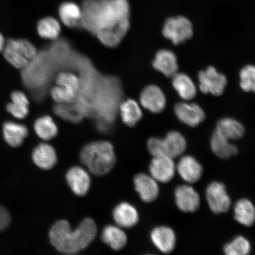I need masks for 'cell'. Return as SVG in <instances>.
<instances>
[{
    "instance_id": "obj_1",
    "label": "cell",
    "mask_w": 255,
    "mask_h": 255,
    "mask_svg": "<svg viewBox=\"0 0 255 255\" xmlns=\"http://www.w3.org/2000/svg\"><path fill=\"white\" fill-rule=\"evenodd\" d=\"M81 24L91 31L111 29L129 19L130 7L127 0H85L82 6Z\"/></svg>"
},
{
    "instance_id": "obj_2",
    "label": "cell",
    "mask_w": 255,
    "mask_h": 255,
    "mask_svg": "<svg viewBox=\"0 0 255 255\" xmlns=\"http://www.w3.org/2000/svg\"><path fill=\"white\" fill-rule=\"evenodd\" d=\"M97 234L93 219L86 218L77 228L72 230L68 221L60 220L52 226L49 232L51 244L60 253L73 254L88 247Z\"/></svg>"
},
{
    "instance_id": "obj_3",
    "label": "cell",
    "mask_w": 255,
    "mask_h": 255,
    "mask_svg": "<svg viewBox=\"0 0 255 255\" xmlns=\"http://www.w3.org/2000/svg\"><path fill=\"white\" fill-rule=\"evenodd\" d=\"M80 159L92 174L98 176L109 173L116 161L113 146L107 141L94 142L85 146Z\"/></svg>"
},
{
    "instance_id": "obj_4",
    "label": "cell",
    "mask_w": 255,
    "mask_h": 255,
    "mask_svg": "<svg viewBox=\"0 0 255 255\" xmlns=\"http://www.w3.org/2000/svg\"><path fill=\"white\" fill-rule=\"evenodd\" d=\"M3 52L6 60L18 69L27 68L37 54L33 44L24 39L8 40Z\"/></svg>"
},
{
    "instance_id": "obj_5",
    "label": "cell",
    "mask_w": 255,
    "mask_h": 255,
    "mask_svg": "<svg viewBox=\"0 0 255 255\" xmlns=\"http://www.w3.org/2000/svg\"><path fill=\"white\" fill-rule=\"evenodd\" d=\"M162 34L175 45H178L192 37L193 25L187 18L182 16L168 18L165 21Z\"/></svg>"
},
{
    "instance_id": "obj_6",
    "label": "cell",
    "mask_w": 255,
    "mask_h": 255,
    "mask_svg": "<svg viewBox=\"0 0 255 255\" xmlns=\"http://www.w3.org/2000/svg\"><path fill=\"white\" fill-rule=\"evenodd\" d=\"M198 78L200 91L205 94L221 95L227 85L226 76L217 71L213 66L209 67L205 71H200Z\"/></svg>"
},
{
    "instance_id": "obj_7",
    "label": "cell",
    "mask_w": 255,
    "mask_h": 255,
    "mask_svg": "<svg viewBox=\"0 0 255 255\" xmlns=\"http://www.w3.org/2000/svg\"><path fill=\"white\" fill-rule=\"evenodd\" d=\"M206 197L210 209L216 214L225 213L230 208L231 199L222 183H210L206 188Z\"/></svg>"
},
{
    "instance_id": "obj_8",
    "label": "cell",
    "mask_w": 255,
    "mask_h": 255,
    "mask_svg": "<svg viewBox=\"0 0 255 255\" xmlns=\"http://www.w3.org/2000/svg\"><path fill=\"white\" fill-rule=\"evenodd\" d=\"M176 166L173 158L168 156L154 157L149 165V172L154 179L161 183H168L173 179Z\"/></svg>"
},
{
    "instance_id": "obj_9",
    "label": "cell",
    "mask_w": 255,
    "mask_h": 255,
    "mask_svg": "<svg viewBox=\"0 0 255 255\" xmlns=\"http://www.w3.org/2000/svg\"><path fill=\"white\" fill-rule=\"evenodd\" d=\"M176 205L181 211L186 213L195 212L198 209L200 198L199 194L189 185H181L175 190Z\"/></svg>"
},
{
    "instance_id": "obj_10",
    "label": "cell",
    "mask_w": 255,
    "mask_h": 255,
    "mask_svg": "<svg viewBox=\"0 0 255 255\" xmlns=\"http://www.w3.org/2000/svg\"><path fill=\"white\" fill-rule=\"evenodd\" d=\"M174 112L181 122L190 127L198 126L205 119L202 108L195 103H178L175 105Z\"/></svg>"
},
{
    "instance_id": "obj_11",
    "label": "cell",
    "mask_w": 255,
    "mask_h": 255,
    "mask_svg": "<svg viewBox=\"0 0 255 255\" xmlns=\"http://www.w3.org/2000/svg\"><path fill=\"white\" fill-rule=\"evenodd\" d=\"M140 101L143 107L153 113H159L166 106V98L157 85H149L142 92Z\"/></svg>"
},
{
    "instance_id": "obj_12",
    "label": "cell",
    "mask_w": 255,
    "mask_h": 255,
    "mask_svg": "<svg viewBox=\"0 0 255 255\" xmlns=\"http://www.w3.org/2000/svg\"><path fill=\"white\" fill-rule=\"evenodd\" d=\"M66 181L76 195L82 196L87 194L91 186V178L88 172L80 167L70 168L66 174Z\"/></svg>"
},
{
    "instance_id": "obj_13",
    "label": "cell",
    "mask_w": 255,
    "mask_h": 255,
    "mask_svg": "<svg viewBox=\"0 0 255 255\" xmlns=\"http://www.w3.org/2000/svg\"><path fill=\"white\" fill-rule=\"evenodd\" d=\"M135 190L141 199L145 202H151L159 195V187L157 181L151 175L137 174L133 180Z\"/></svg>"
},
{
    "instance_id": "obj_14",
    "label": "cell",
    "mask_w": 255,
    "mask_h": 255,
    "mask_svg": "<svg viewBox=\"0 0 255 255\" xmlns=\"http://www.w3.org/2000/svg\"><path fill=\"white\" fill-rule=\"evenodd\" d=\"M176 170L180 177L189 183L198 181L203 174V167L192 156H184L178 161Z\"/></svg>"
},
{
    "instance_id": "obj_15",
    "label": "cell",
    "mask_w": 255,
    "mask_h": 255,
    "mask_svg": "<svg viewBox=\"0 0 255 255\" xmlns=\"http://www.w3.org/2000/svg\"><path fill=\"white\" fill-rule=\"evenodd\" d=\"M113 216L115 222L121 228H132L139 221L138 210L129 203L118 205L113 210Z\"/></svg>"
},
{
    "instance_id": "obj_16",
    "label": "cell",
    "mask_w": 255,
    "mask_h": 255,
    "mask_svg": "<svg viewBox=\"0 0 255 255\" xmlns=\"http://www.w3.org/2000/svg\"><path fill=\"white\" fill-rule=\"evenodd\" d=\"M151 238L155 246L165 254L173 251L176 243V236L173 229L168 226H158L153 229Z\"/></svg>"
},
{
    "instance_id": "obj_17",
    "label": "cell",
    "mask_w": 255,
    "mask_h": 255,
    "mask_svg": "<svg viewBox=\"0 0 255 255\" xmlns=\"http://www.w3.org/2000/svg\"><path fill=\"white\" fill-rule=\"evenodd\" d=\"M153 66L165 76L173 77L178 72L177 57L172 51L165 49L159 50L153 61Z\"/></svg>"
},
{
    "instance_id": "obj_18",
    "label": "cell",
    "mask_w": 255,
    "mask_h": 255,
    "mask_svg": "<svg viewBox=\"0 0 255 255\" xmlns=\"http://www.w3.org/2000/svg\"><path fill=\"white\" fill-rule=\"evenodd\" d=\"M33 159L37 167L47 170L55 166L57 156L52 146L47 143H41L34 149Z\"/></svg>"
},
{
    "instance_id": "obj_19",
    "label": "cell",
    "mask_w": 255,
    "mask_h": 255,
    "mask_svg": "<svg viewBox=\"0 0 255 255\" xmlns=\"http://www.w3.org/2000/svg\"><path fill=\"white\" fill-rule=\"evenodd\" d=\"M3 133L5 141L12 147H18L28 135V130L23 124L8 121L3 126Z\"/></svg>"
},
{
    "instance_id": "obj_20",
    "label": "cell",
    "mask_w": 255,
    "mask_h": 255,
    "mask_svg": "<svg viewBox=\"0 0 255 255\" xmlns=\"http://www.w3.org/2000/svg\"><path fill=\"white\" fill-rule=\"evenodd\" d=\"M216 131L229 140H237L244 135L245 129L239 121L232 118H224L218 121Z\"/></svg>"
},
{
    "instance_id": "obj_21",
    "label": "cell",
    "mask_w": 255,
    "mask_h": 255,
    "mask_svg": "<svg viewBox=\"0 0 255 255\" xmlns=\"http://www.w3.org/2000/svg\"><path fill=\"white\" fill-rule=\"evenodd\" d=\"M234 218L240 224L253 226L255 222V208L253 203L247 199L239 200L234 206Z\"/></svg>"
},
{
    "instance_id": "obj_22",
    "label": "cell",
    "mask_w": 255,
    "mask_h": 255,
    "mask_svg": "<svg viewBox=\"0 0 255 255\" xmlns=\"http://www.w3.org/2000/svg\"><path fill=\"white\" fill-rule=\"evenodd\" d=\"M210 147L213 153L219 158L228 159L237 154V146L229 142V140L225 138L215 130L210 139Z\"/></svg>"
},
{
    "instance_id": "obj_23",
    "label": "cell",
    "mask_w": 255,
    "mask_h": 255,
    "mask_svg": "<svg viewBox=\"0 0 255 255\" xmlns=\"http://www.w3.org/2000/svg\"><path fill=\"white\" fill-rule=\"evenodd\" d=\"M11 103L6 109L12 116L18 119H24L29 113V100L24 92L15 91L11 95Z\"/></svg>"
},
{
    "instance_id": "obj_24",
    "label": "cell",
    "mask_w": 255,
    "mask_h": 255,
    "mask_svg": "<svg viewBox=\"0 0 255 255\" xmlns=\"http://www.w3.org/2000/svg\"><path fill=\"white\" fill-rule=\"evenodd\" d=\"M173 78V87L181 98L189 101L195 97L197 88L189 76L183 73L177 72Z\"/></svg>"
},
{
    "instance_id": "obj_25",
    "label": "cell",
    "mask_w": 255,
    "mask_h": 255,
    "mask_svg": "<svg viewBox=\"0 0 255 255\" xmlns=\"http://www.w3.org/2000/svg\"><path fill=\"white\" fill-rule=\"evenodd\" d=\"M165 155L172 158L181 155L187 148L186 140L181 133L171 131L163 139Z\"/></svg>"
},
{
    "instance_id": "obj_26",
    "label": "cell",
    "mask_w": 255,
    "mask_h": 255,
    "mask_svg": "<svg viewBox=\"0 0 255 255\" xmlns=\"http://www.w3.org/2000/svg\"><path fill=\"white\" fill-rule=\"evenodd\" d=\"M102 240L114 250L119 251L127 244L126 233L120 226L108 225L104 228L101 235Z\"/></svg>"
},
{
    "instance_id": "obj_27",
    "label": "cell",
    "mask_w": 255,
    "mask_h": 255,
    "mask_svg": "<svg viewBox=\"0 0 255 255\" xmlns=\"http://www.w3.org/2000/svg\"><path fill=\"white\" fill-rule=\"evenodd\" d=\"M59 15L62 23L69 27H75L81 24V8L71 2L63 3L60 6Z\"/></svg>"
},
{
    "instance_id": "obj_28",
    "label": "cell",
    "mask_w": 255,
    "mask_h": 255,
    "mask_svg": "<svg viewBox=\"0 0 255 255\" xmlns=\"http://www.w3.org/2000/svg\"><path fill=\"white\" fill-rule=\"evenodd\" d=\"M121 119L126 125L133 127L142 119V112L139 104L133 100H127L120 105Z\"/></svg>"
},
{
    "instance_id": "obj_29",
    "label": "cell",
    "mask_w": 255,
    "mask_h": 255,
    "mask_svg": "<svg viewBox=\"0 0 255 255\" xmlns=\"http://www.w3.org/2000/svg\"><path fill=\"white\" fill-rule=\"evenodd\" d=\"M35 132L40 138L49 141L55 138L58 133V128L52 117L44 116L35 121Z\"/></svg>"
},
{
    "instance_id": "obj_30",
    "label": "cell",
    "mask_w": 255,
    "mask_h": 255,
    "mask_svg": "<svg viewBox=\"0 0 255 255\" xmlns=\"http://www.w3.org/2000/svg\"><path fill=\"white\" fill-rule=\"evenodd\" d=\"M61 27L59 21L53 17L41 19L37 24L38 34L43 39L55 40L59 37Z\"/></svg>"
},
{
    "instance_id": "obj_31",
    "label": "cell",
    "mask_w": 255,
    "mask_h": 255,
    "mask_svg": "<svg viewBox=\"0 0 255 255\" xmlns=\"http://www.w3.org/2000/svg\"><path fill=\"white\" fill-rule=\"evenodd\" d=\"M251 250L250 242L242 236L235 238L223 247V252L227 255H246Z\"/></svg>"
},
{
    "instance_id": "obj_32",
    "label": "cell",
    "mask_w": 255,
    "mask_h": 255,
    "mask_svg": "<svg viewBox=\"0 0 255 255\" xmlns=\"http://www.w3.org/2000/svg\"><path fill=\"white\" fill-rule=\"evenodd\" d=\"M54 111L63 119L73 123H79L82 119V114L70 104H57L54 107Z\"/></svg>"
},
{
    "instance_id": "obj_33",
    "label": "cell",
    "mask_w": 255,
    "mask_h": 255,
    "mask_svg": "<svg viewBox=\"0 0 255 255\" xmlns=\"http://www.w3.org/2000/svg\"><path fill=\"white\" fill-rule=\"evenodd\" d=\"M240 87L245 92L255 93V66L247 65L239 73Z\"/></svg>"
},
{
    "instance_id": "obj_34",
    "label": "cell",
    "mask_w": 255,
    "mask_h": 255,
    "mask_svg": "<svg viewBox=\"0 0 255 255\" xmlns=\"http://www.w3.org/2000/svg\"><path fill=\"white\" fill-rule=\"evenodd\" d=\"M51 95L57 104H71L76 97L75 92L57 85L51 90Z\"/></svg>"
},
{
    "instance_id": "obj_35",
    "label": "cell",
    "mask_w": 255,
    "mask_h": 255,
    "mask_svg": "<svg viewBox=\"0 0 255 255\" xmlns=\"http://www.w3.org/2000/svg\"><path fill=\"white\" fill-rule=\"evenodd\" d=\"M56 82L57 85L62 86L75 93L79 88L80 82L78 78L73 73L61 72L57 76Z\"/></svg>"
},
{
    "instance_id": "obj_36",
    "label": "cell",
    "mask_w": 255,
    "mask_h": 255,
    "mask_svg": "<svg viewBox=\"0 0 255 255\" xmlns=\"http://www.w3.org/2000/svg\"><path fill=\"white\" fill-rule=\"evenodd\" d=\"M99 40L105 46L116 47L120 43L121 37L114 30L105 29L97 32Z\"/></svg>"
},
{
    "instance_id": "obj_37",
    "label": "cell",
    "mask_w": 255,
    "mask_h": 255,
    "mask_svg": "<svg viewBox=\"0 0 255 255\" xmlns=\"http://www.w3.org/2000/svg\"><path fill=\"white\" fill-rule=\"evenodd\" d=\"M147 146L148 151L153 157L166 155L164 150L163 139L151 138L149 139Z\"/></svg>"
},
{
    "instance_id": "obj_38",
    "label": "cell",
    "mask_w": 255,
    "mask_h": 255,
    "mask_svg": "<svg viewBox=\"0 0 255 255\" xmlns=\"http://www.w3.org/2000/svg\"><path fill=\"white\" fill-rule=\"evenodd\" d=\"M11 222V216L5 207L0 205V231H4Z\"/></svg>"
},
{
    "instance_id": "obj_39",
    "label": "cell",
    "mask_w": 255,
    "mask_h": 255,
    "mask_svg": "<svg viewBox=\"0 0 255 255\" xmlns=\"http://www.w3.org/2000/svg\"><path fill=\"white\" fill-rule=\"evenodd\" d=\"M5 41L4 36L0 33V52H2L4 49Z\"/></svg>"
}]
</instances>
